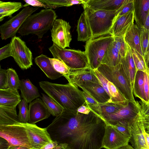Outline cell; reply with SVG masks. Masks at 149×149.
I'll list each match as a JSON object with an SVG mask.
<instances>
[{"instance_id":"6da1fadb","label":"cell","mask_w":149,"mask_h":149,"mask_svg":"<svg viewBox=\"0 0 149 149\" xmlns=\"http://www.w3.org/2000/svg\"><path fill=\"white\" fill-rule=\"evenodd\" d=\"M106 125L92 111L86 114L65 111L46 128L53 141L68 149H100Z\"/></svg>"},{"instance_id":"7a4b0ae2","label":"cell","mask_w":149,"mask_h":149,"mask_svg":"<svg viewBox=\"0 0 149 149\" xmlns=\"http://www.w3.org/2000/svg\"><path fill=\"white\" fill-rule=\"evenodd\" d=\"M16 107L0 106V137L8 141L9 147L21 146L31 149L24 123L19 120Z\"/></svg>"},{"instance_id":"3957f363","label":"cell","mask_w":149,"mask_h":149,"mask_svg":"<svg viewBox=\"0 0 149 149\" xmlns=\"http://www.w3.org/2000/svg\"><path fill=\"white\" fill-rule=\"evenodd\" d=\"M43 91L65 110L77 111L86 103L82 91L69 83L61 84L41 81L39 83Z\"/></svg>"},{"instance_id":"277c9868","label":"cell","mask_w":149,"mask_h":149,"mask_svg":"<svg viewBox=\"0 0 149 149\" xmlns=\"http://www.w3.org/2000/svg\"><path fill=\"white\" fill-rule=\"evenodd\" d=\"M57 16L52 8L41 10L38 13L30 15L25 21L17 33L22 36L35 34L38 38L51 29Z\"/></svg>"},{"instance_id":"5b68a950","label":"cell","mask_w":149,"mask_h":149,"mask_svg":"<svg viewBox=\"0 0 149 149\" xmlns=\"http://www.w3.org/2000/svg\"><path fill=\"white\" fill-rule=\"evenodd\" d=\"M91 31L95 38L110 33L116 16V10H94L83 5Z\"/></svg>"},{"instance_id":"8992f818","label":"cell","mask_w":149,"mask_h":149,"mask_svg":"<svg viewBox=\"0 0 149 149\" xmlns=\"http://www.w3.org/2000/svg\"><path fill=\"white\" fill-rule=\"evenodd\" d=\"M113 40V36L109 33L99 37L91 38L86 41L85 51L91 68L97 69L101 65L107 49Z\"/></svg>"},{"instance_id":"52a82bcc","label":"cell","mask_w":149,"mask_h":149,"mask_svg":"<svg viewBox=\"0 0 149 149\" xmlns=\"http://www.w3.org/2000/svg\"><path fill=\"white\" fill-rule=\"evenodd\" d=\"M97 69L116 86L129 102L136 103L132 88L122 70L121 63L115 66L101 64Z\"/></svg>"},{"instance_id":"ba28073f","label":"cell","mask_w":149,"mask_h":149,"mask_svg":"<svg viewBox=\"0 0 149 149\" xmlns=\"http://www.w3.org/2000/svg\"><path fill=\"white\" fill-rule=\"evenodd\" d=\"M49 49L54 58L63 62L70 70L80 69L89 67L85 51L62 49L54 43Z\"/></svg>"},{"instance_id":"9c48e42d","label":"cell","mask_w":149,"mask_h":149,"mask_svg":"<svg viewBox=\"0 0 149 149\" xmlns=\"http://www.w3.org/2000/svg\"><path fill=\"white\" fill-rule=\"evenodd\" d=\"M39 7H24L17 15L12 17L9 20L0 26V33L2 40H6L16 36V33L26 19Z\"/></svg>"},{"instance_id":"30bf717a","label":"cell","mask_w":149,"mask_h":149,"mask_svg":"<svg viewBox=\"0 0 149 149\" xmlns=\"http://www.w3.org/2000/svg\"><path fill=\"white\" fill-rule=\"evenodd\" d=\"M12 56L17 65L22 70H26L33 65L32 54L25 42L18 37L12 38Z\"/></svg>"},{"instance_id":"8fae6325","label":"cell","mask_w":149,"mask_h":149,"mask_svg":"<svg viewBox=\"0 0 149 149\" xmlns=\"http://www.w3.org/2000/svg\"><path fill=\"white\" fill-rule=\"evenodd\" d=\"M69 22L61 19H56L51 29L53 43L62 49L70 47L72 40Z\"/></svg>"},{"instance_id":"7c38bea8","label":"cell","mask_w":149,"mask_h":149,"mask_svg":"<svg viewBox=\"0 0 149 149\" xmlns=\"http://www.w3.org/2000/svg\"><path fill=\"white\" fill-rule=\"evenodd\" d=\"M24 124L31 149H41L52 141L46 128H42L28 123Z\"/></svg>"},{"instance_id":"4fadbf2b","label":"cell","mask_w":149,"mask_h":149,"mask_svg":"<svg viewBox=\"0 0 149 149\" xmlns=\"http://www.w3.org/2000/svg\"><path fill=\"white\" fill-rule=\"evenodd\" d=\"M130 138L113 126L107 124L103 148L106 149H118L128 144Z\"/></svg>"},{"instance_id":"5bb4252c","label":"cell","mask_w":149,"mask_h":149,"mask_svg":"<svg viewBox=\"0 0 149 149\" xmlns=\"http://www.w3.org/2000/svg\"><path fill=\"white\" fill-rule=\"evenodd\" d=\"M130 141L134 149H148L144 134L145 130L142 117L139 109L138 114L132 120L131 127Z\"/></svg>"},{"instance_id":"9a60e30c","label":"cell","mask_w":149,"mask_h":149,"mask_svg":"<svg viewBox=\"0 0 149 149\" xmlns=\"http://www.w3.org/2000/svg\"><path fill=\"white\" fill-rule=\"evenodd\" d=\"M94 73L99 81L110 97V103L125 106L130 103L116 86L107 79L97 70H93Z\"/></svg>"},{"instance_id":"2e32d148","label":"cell","mask_w":149,"mask_h":149,"mask_svg":"<svg viewBox=\"0 0 149 149\" xmlns=\"http://www.w3.org/2000/svg\"><path fill=\"white\" fill-rule=\"evenodd\" d=\"M139 111L137 101L136 104L130 102L128 105L122 107L116 112L107 116L104 120L107 124L114 126L119 122L130 120L134 118Z\"/></svg>"},{"instance_id":"e0dca14e","label":"cell","mask_w":149,"mask_h":149,"mask_svg":"<svg viewBox=\"0 0 149 149\" xmlns=\"http://www.w3.org/2000/svg\"><path fill=\"white\" fill-rule=\"evenodd\" d=\"M64 76L68 83L77 87L87 81L100 83L94 73L93 70L90 67L80 69L70 70L69 73Z\"/></svg>"},{"instance_id":"ac0fdd59","label":"cell","mask_w":149,"mask_h":149,"mask_svg":"<svg viewBox=\"0 0 149 149\" xmlns=\"http://www.w3.org/2000/svg\"><path fill=\"white\" fill-rule=\"evenodd\" d=\"M29 112L28 123L33 124L48 118L50 115L42 100L38 98L30 103Z\"/></svg>"},{"instance_id":"d6986e66","label":"cell","mask_w":149,"mask_h":149,"mask_svg":"<svg viewBox=\"0 0 149 149\" xmlns=\"http://www.w3.org/2000/svg\"><path fill=\"white\" fill-rule=\"evenodd\" d=\"M134 11L129 12L114 20L110 32L113 36H124L132 27L134 23Z\"/></svg>"},{"instance_id":"ffe728a7","label":"cell","mask_w":149,"mask_h":149,"mask_svg":"<svg viewBox=\"0 0 149 149\" xmlns=\"http://www.w3.org/2000/svg\"><path fill=\"white\" fill-rule=\"evenodd\" d=\"M79 87L85 90L98 103H110V96L100 83L87 81Z\"/></svg>"},{"instance_id":"44dd1931","label":"cell","mask_w":149,"mask_h":149,"mask_svg":"<svg viewBox=\"0 0 149 149\" xmlns=\"http://www.w3.org/2000/svg\"><path fill=\"white\" fill-rule=\"evenodd\" d=\"M128 46L126 54L122 58L121 68L124 76L132 90L137 71L134 61L131 48L128 45Z\"/></svg>"},{"instance_id":"7402d4cb","label":"cell","mask_w":149,"mask_h":149,"mask_svg":"<svg viewBox=\"0 0 149 149\" xmlns=\"http://www.w3.org/2000/svg\"><path fill=\"white\" fill-rule=\"evenodd\" d=\"M127 0H86L82 5L94 10H116L119 9Z\"/></svg>"},{"instance_id":"603a6c76","label":"cell","mask_w":149,"mask_h":149,"mask_svg":"<svg viewBox=\"0 0 149 149\" xmlns=\"http://www.w3.org/2000/svg\"><path fill=\"white\" fill-rule=\"evenodd\" d=\"M21 100L17 90L10 88L0 89V106L16 107Z\"/></svg>"},{"instance_id":"cb8c5ba5","label":"cell","mask_w":149,"mask_h":149,"mask_svg":"<svg viewBox=\"0 0 149 149\" xmlns=\"http://www.w3.org/2000/svg\"><path fill=\"white\" fill-rule=\"evenodd\" d=\"M134 17L139 28L143 27L149 11V0H134Z\"/></svg>"},{"instance_id":"d4e9b609","label":"cell","mask_w":149,"mask_h":149,"mask_svg":"<svg viewBox=\"0 0 149 149\" xmlns=\"http://www.w3.org/2000/svg\"><path fill=\"white\" fill-rule=\"evenodd\" d=\"M124 38L126 42L131 48L143 57L141 43L140 30L136 24H133L125 35Z\"/></svg>"},{"instance_id":"484cf974","label":"cell","mask_w":149,"mask_h":149,"mask_svg":"<svg viewBox=\"0 0 149 149\" xmlns=\"http://www.w3.org/2000/svg\"><path fill=\"white\" fill-rule=\"evenodd\" d=\"M49 58L46 56L42 54L36 57L34 61L36 64L48 78L51 79H55L63 76L54 70Z\"/></svg>"},{"instance_id":"4316f807","label":"cell","mask_w":149,"mask_h":149,"mask_svg":"<svg viewBox=\"0 0 149 149\" xmlns=\"http://www.w3.org/2000/svg\"><path fill=\"white\" fill-rule=\"evenodd\" d=\"M22 97L28 103H30L35 99L40 96L37 88L33 85L29 79L20 80L19 89Z\"/></svg>"},{"instance_id":"83f0119b","label":"cell","mask_w":149,"mask_h":149,"mask_svg":"<svg viewBox=\"0 0 149 149\" xmlns=\"http://www.w3.org/2000/svg\"><path fill=\"white\" fill-rule=\"evenodd\" d=\"M77 31L78 41H86L92 38L91 28L84 12L78 21Z\"/></svg>"},{"instance_id":"f1b7e54d","label":"cell","mask_w":149,"mask_h":149,"mask_svg":"<svg viewBox=\"0 0 149 149\" xmlns=\"http://www.w3.org/2000/svg\"><path fill=\"white\" fill-rule=\"evenodd\" d=\"M122 58L123 57L114 47L113 42L107 49L101 64L115 66L121 63Z\"/></svg>"},{"instance_id":"f546056e","label":"cell","mask_w":149,"mask_h":149,"mask_svg":"<svg viewBox=\"0 0 149 149\" xmlns=\"http://www.w3.org/2000/svg\"><path fill=\"white\" fill-rule=\"evenodd\" d=\"M23 6L20 2H3L0 1V21L6 17H10Z\"/></svg>"},{"instance_id":"4dcf8cb0","label":"cell","mask_w":149,"mask_h":149,"mask_svg":"<svg viewBox=\"0 0 149 149\" xmlns=\"http://www.w3.org/2000/svg\"><path fill=\"white\" fill-rule=\"evenodd\" d=\"M144 72L142 71H137L132 91L136 97L139 99L141 101L146 102L144 91Z\"/></svg>"},{"instance_id":"1f68e13d","label":"cell","mask_w":149,"mask_h":149,"mask_svg":"<svg viewBox=\"0 0 149 149\" xmlns=\"http://www.w3.org/2000/svg\"><path fill=\"white\" fill-rule=\"evenodd\" d=\"M42 99L49 112L53 116L57 117L61 114L64 110L52 99L42 93Z\"/></svg>"},{"instance_id":"d6a6232c","label":"cell","mask_w":149,"mask_h":149,"mask_svg":"<svg viewBox=\"0 0 149 149\" xmlns=\"http://www.w3.org/2000/svg\"><path fill=\"white\" fill-rule=\"evenodd\" d=\"M99 104L98 109L94 113L103 120L107 116L116 112L123 107L109 102L99 103Z\"/></svg>"},{"instance_id":"836d02e7","label":"cell","mask_w":149,"mask_h":149,"mask_svg":"<svg viewBox=\"0 0 149 149\" xmlns=\"http://www.w3.org/2000/svg\"><path fill=\"white\" fill-rule=\"evenodd\" d=\"M44 3L50 5L56 6L57 8L84 3L86 0H41Z\"/></svg>"},{"instance_id":"e575fe53","label":"cell","mask_w":149,"mask_h":149,"mask_svg":"<svg viewBox=\"0 0 149 149\" xmlns=\"http://www.w3.org/2000/svg\"><path fill=\"white\" fill-rule=\"evenodd\" d=\"M113 43L116 49L123 58H124L127 53L128 46L126 42L124 36H113Z\"/></svg>"},{"instance_id":"d590c367","label":"cell","mask_w":149,"mask_h":149,"mask_svg":"<svg viewBox=\"0 0 149 149\" xmlns=\"http://www.w3.org/2000/svg\"><path fill=\"white\" fill-rule=\"evenodd\" d=\"M131 49L137 71H141L144 73H148L149 71L143 57L135 50L132 48Z\"/></svg>"},{"instance_id":"8d00e7d4","label":"cell","mask_w":149,"mask_h":149,"mask_svg":"<svg viewBox=\"0 0 149 149\" xmlns=\"http://www.w3.org/2000/svg\"><path fill=\"white\" fill-rule=\"evenodd\" d=\"M8 88L16 90L19 89L20 80L15 70L12 68L7 69Z\"/></svg>"},{"instance_id":"74e56055","label":"cell","mask_w":149,"mask_h":149,"mask_svg":"<svg viewBox=\"0 0 149 149\" xmlns=\"http://www.w3.org/2000/svg\"><path fill=\"white\" fill-rule=\"evenodd\" d=\"M140 29L141 47L144 58L146 56L149 55V31L143 27Z\"/></svg>"},{"instance_id":"f35d334b","label":"cell","mask_w":149,"mask_h":149,"mask_svg":"<svg viewBox=\"0 0 149 149\" xmlns=\"http://www.w3.org/2000/svg\"><path fill=\"white\" fill-rule=\"evenodd\" d=\"M28 103L24 99L18 104L19 109L18 118L19 121L23 123L29 122V112Z\"/></svg>"},{"instance_id":"ab89813d","label":"cell","mask_w":149,"mask_h":149,"mask_svg":"<svg viewBox=\"0 0 149 149\" xmlns=\"http://www.w3.org/2000/svg\"><path fill=\"white\" fill-rule=\"evenodd\" d=\"M50 62L54 70L63 76L68 74L70 69L63 62L56 58H49Z\"/></svg>"},{"instance_id":"60d3db41","label":"cell","mask_w":149,"mask_h":149,"mask_svg":"<svg viewBox=\"0 0 149 149\" xmlns=\"http://www.w3.org/2000/svg\"><path fill=\"white\" fill-rule=\"evenodd\" d=\"M133 118L130 120L119 122L113 126L123 134L130 137L131 136V125Z\"/></svg>"},{"instance_id":"b9f144b4","label":"cell","mask_w":149,"mask_h":149,"mask_svg":"<svg viewBox=\"0 0 149 149\" xmlns=\"http://www.w3.org/2000/svg\"><path fill=\"white\" fill-rule=\"evenodd\" d=\"M134 0H127L123 5L116 11L114 20L129 12L134 11Z\"/></svg>"},{"instance_id":"7bdbcfd3","label":"cell","mask_w":149,"mask_h":149,"mask_svg":"<svg viewBox=\"0 0 149 149\" xmlns=\"http://www.w3.org/2000/svg\"><path fill=\"white\" fill-rule=\"evenodd\" d=\"M26 3L23 5L25 7L29 6L34 7H43L45 9H55L57 8L56 6L50 5L45 3L41 1V0H24Z\"/></svg>"},{"instance_id":"ee69618b","label":"cell","mask_w":149,"mask_h":149,"mask_svg":"<svg viewBox=\"0 0 149 149\" xmlns=\"http://www.w3.org/2000/svg\"><path fill=\"white\" fill-rule=\"evenodd\" d=\"M83 90L82 94L86 101V105L88 107H96L99 105L98 103L85 90Z\"/></svg>"},{"instance_id":"f6af8a7d","label":"cell","mask_w":149,"mask_h":149,"mask_svg":"<svg viewBox=\"0 0 149 149\" xmlns=\"http://www.w3.org/2000/svg\"><path fill=\"white\" fill-rule=\"evenodd\" d=\"M8 88L7 70L0 69V89Z\"/></svg>"},{"instance_id":"bcb514c9","label":"cell","mask_w":149,"mask_h":149,"mask_svg":"<svg viewBox=\"0 0 149 149\" xmlns=\"http://www.w3.org/2000/svg\"><path fill=\"white\" fill-rule=\"evenodd\" d=\"M12 56L11 43H8L0 49V61Z\"/></svg>"},{"instance_id":"7dc6e473","label":"cell","mask_w":149,"mask_h":149,"mask_svg":"<svg viewBox=\"0 0 149 149\" xmlns=\"http://www.w3.org/2000/svg\"><path fill=\"white\" fill-rule=\"evenodd\" d=\"M141 115L143 117L149 116V103L137 101Z\"/></svg>"},{"instance_id":"c3c4849f","label":"cell","mask_w":149,"mask_h":149,"mask_svg":"<svg viewBox=\"0 0 149 149\" xmlns=\"http://www.w3.org/2000/svg\"><path fill=\"white\" fill-rule=\"evenodd\" d=\"M144 91L146 102L149 103V71L144 73Z\"/></svg>"},{"instance_id":"681fc988","label":"cell","mask_w":149,"mask_h":149,"mask_svg":"<svg viewBox=\"0 0 149 149\" xmlns=\"http://www.w3.org/2000/svg\"><path fill=\"white\" fill-rule=\"evenodd\" d=\"M91 111L86 105V102L79 107L77 109V111L81 113L88 114Z\"/></svg>"},{"instance_id":"f907efd6","label":"cell","mask_w":149,"mask_h":149,"mask_svg":"<svg viewBox=\"0 0 149 149\" xmlns=\"http://www.w3.org/2000/svg\"><path fill=\"white\" fill-rule=\"evenodd\" d=\"M142 117L145 131L149 134V116L145 117Z\"/></svg>"},{"instance_id":"816d5d0a","label":"cell","mask_w":149,"mask_h":149,"mask_svg":"<svg viewBox=\"0 0 149 149\" xmlns=\"http://www.w3.org/2000/svg\"><path fill=\"white\" fill-rule=\"evenodd\" d=\"M9 145L8 141L0 137V149H8Z\"/></svg>"},{"instance_id":"f5cc1de1","label":"cell","mask_w":149,"mask_h":149,"mask_svg":"<svg viewBox=\"0 0 149 149\" xmlns=\"http://www.w3.org/2000/svg\"><path fill=\"white\" fill-rule=\"evenodd\" d=\"M58 145V144L56 142L52 141L45 145L41 149H52Z\"/></svg>"},{"instance_id":"db71d44e","label":"cell","mask_w":149,"mask_h":149,"mask_svg":"<svg viewBox=\"0 0 149 149\" xmlns=\"http://www.w3.org/2000/svg\"><path fill=\"white\" fill-rule=\"evenodd\" d=\"M143 27L145 29L149 31V11Z\"/></svg>"},{"instance_id":"11a10c76","label":"cell","mask_w":149,"mask_h":149,"mask_svg":"<svg viewBox=\"0 0 149 149\" xmlns=\"http://www.w3.org/2000/svg\"><path fill=\"white\" fill-rule=\"evenodd\" d=\"M8 149H30L29 148L23 146H15L9 147Z\"/></svg>"},{"instance_id":"9f6ffc18","label":"cell","mask_w":149,"mask_h":149,"mask_svg":"<svg viewBox=\"0 0 149 149\" xmlns=\"http://www.w3.org/2000/svg\"><path fill=\"white\" fill-rule=\"evenodd\" d=\"M144 134L146 141L148 149H149V134L146 133L145 131L144 132Z\"/></svg>"},{"instance_id":"6f0895ef","label":"cell","mask_w":149,"mask_h":149,"mask_svg":"<svg viewBox=\"0 0 149 149\" xmlns=\"http://www.w3.org/2000/svg\"><path fill=\"white\" fill-rule=\"evenodd\" d=\"M118 149H134L133 147L130 145L127 144L123 146Z\"/></svg>"},{"instance_id":"680465c9","label":"cell","mask_w":149,"mask_h":149,"mask_svg":"<svg viewBox=\"0 0 149 149\" xmlns=\"http://www.w3.org/2000/svg\"><path fill=\"white\" fill-rule=\"evenodd\" d=\"M52 149H68L65 147L61 145H58Z\"/></svg>"},{"instance_id":"91938a15","label":"cell","mask_w":149,"mask_h":149,"mask_svg":"<svg viewBox=\"0 0 149 149\" xmlns=\"http://www.w3.org/2000/svg\"><path fill=\"white\" fill-rule=\"evenodd\" d=\"M145 59L146 63L149 71V56L146 57Z\"/></svg>"},{"instance_id":"94428289","label":"cell","mask_w":149,"mask_h":149,"mask_svg":"<svg viewBox=\"0 0 149 149\" xmlns=\"http://www.w3.org/2000/svg\"></svg>"},{"instance_id":"6125c7cd","label":"cell","mask_w":149,"mask_h":149,"mask_svg":"<svg viewBox=\"0 0 149 149\" xmlns=\"http://www.w3.org/2000/svg\"></svg>"}]
</instances>
